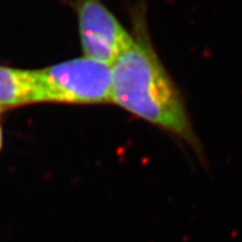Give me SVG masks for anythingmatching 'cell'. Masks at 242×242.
I'll return each instance as SVG.
<instances>
[{
  "mask_svg": "<svg viewBox=\"0 0 242 242\" xmlns=\"http://www.w3.org/2000/svg\"><path fill=\"white\" fill-rule=\"evenodd\" d=\"M76 12L85 57L111 66L132 44L134 37L100 0H77Z\"/></svg>",
  "mask_w": 242,
  "mask_h": 242,
  "instance_id": "3957f363",
  "label": "cell"
},
{
  "mask_svg": "<svg viewBox=\"0 0 242 242\" xmlns=\"http://www.w3.org/2000/svg\"><path fill=\"white\" fill-rule=\"evenodd\" d=\"M111 102L195 143L179 92L143 35L111 65Z\"/></svg>",
  "mask_w": 242,
  "mask_h": 242,
  "instance_id": "6da1fadb",
  "label": "cell"
},
{
  "mask_svg": "<svg viewBox=\"0 0 242 242\" xmlns=\"http://www.w3.org/2000/svg\"><path fill=\"white\" fill-rule=\"evenodd\" d=\"M2 139H3V134H2V128L0 127V149L2 147Z\"/></svg>",
  "mask_w": 242,
  "mask_h": 242,
  "instance_id": "5b68a950",
  "label": "cell"
},
{
  "mask_svg": "<svg viewBox=\"0 0 242 242\" xmlns=\"http://www.w3.org/2000/svg\"><path fill=\"white\" fill-rule=\"evenodd\" d=\"M3 111H5V108H2V107H0V114L2 113Z\"/></svg>",
  "mask_w": 242,
  "mask_h": 242,
  "instance_id": "8992f818",
  "label": "cell"
},
{
  "mask_svg": "<svg viewBox=\"0 0 242 242\" xmlns=\"http://www.w3.org/2000/svg\"><path fill=\"white\" fill-rule=\"evenodd\" d=\"M33 103L111 102V66L82 57L33 71Z\"/></svg>",
  "mask_w": 242,
  "mask_h": 242,
  "instance_id": "7a4b0ae2",
  "label": "cell"
},
{
  "mask_svg": "<svg viewBox=\"0 0 242 242\" xmlns=\"http://www.w3.org/2000/svg\"><path fill=\"white\" fill-rule=\"evenodd\" d=\"M33 71L0 65V107L7 109L33 103Z\"/></svg>",
  "mask_w": 242,
  "mask_h": 242,
  "instance_id": "277c9868",
  "label": "cell"
}]
</instances>
